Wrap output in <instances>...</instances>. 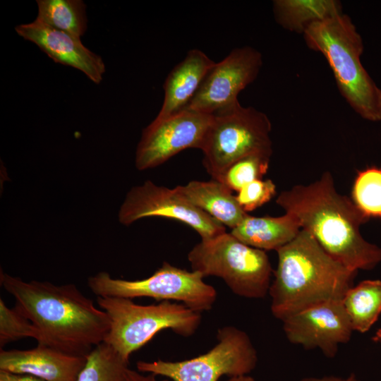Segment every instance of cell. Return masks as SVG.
Returning <instances> with one entry per match:
<instances>
[{
	"label": "cell",
	"instance_id": "6da1fadb",
	"mask_svg": "<svg viewBox=\"0 0 381 381\" xmlns=\"http://www.w3.org/2000/svg\"><path fill=\"white\" fill-rule=\"evenodd\" d=\"M0 278L16 300L14 308L37 329L39 345L87 356L104 341L110 328L108 315L74 284L25 282L2 271Z\"/></svg>",
	"mask_w": 381,
	"mask_h": 381
},
{
	"label": "cell",
	"instance_id": "7a4b0ae2",
	"mask_svg": "<svg viewBox=\"0 0 381 381\" xmlns=\"http://www.w3.org/2000/svg\"><path fill=\"white\" fill-rule=\"evenodd\" d=\"M276 202L346 267L370 270L381 262V248L365 241L360 232L370 218L350 198L337 192L329 172L308 185L282 191Z\"/></svg>",
	"mask_w": 381,
	"mask_h": 381
},
{
	"label": "cell",
	"instance_id": "3957f363",
	"mask_svg": "<svg viewBox=\"0 0 381 381\" xmlns=\"http://www.w3.org/2000/svg\"><path fill=\"white\" fill-rule=\"evenodd\" d=\"M278 265L269 294L277 319L329 302L342 301L357 271L330 256L306 229L277 250Z\"/></svg>",
	"mask_w": 381,
	"mask_h": 381
},
{
	"label": "cell",
	"instance_id": "277c9868",
	"mask_svg": "<svg viewBox=\"0 0 381 381\" xmlns=\"http://www.w3.org/2000/svg\"><path fill=\"white\" fill-rule=\"evenodd\" d=\"M303 35L309 49L325 56L353 110L368 121H381V90L361 64L363 42L350 17L341 13L315 23Z\"/></svg>",
	"mask_w": 381,
	"mask_h": 381
},
{
	"label": "cell",
	"instance_id": "5b68a950",
	"mask_svg": "<svg viewBox=\"0 0 381 381\" xmlns=\"http://www.w3.org/2000/svg\"><path fill=\"white\" fill-rule=\"evenodd\" d=\"M97 302L110 320L104 342L127 360L160 331L169 329L188 337L196 332L202 320L201 313L168 301L143 306L129 298L97 296Z\"/></svg>",
	"mask_w": 381,
	"mask_h": 381
},
{
	"label": "cell",
	"instance_id": "8992f818",
	"mask_svg": "<svg viewBox=\"0 0 381 381\" xmlns=\"http://www.w3.org/2000/svg\"><path fill=\"white\" fill-rule=\"evenodd\" d=\"M192 270L203 277L222 279L231 291L247 298H263L269 293L273 272L265 250L251 247L224 232L201 241L188 253Z\"/></svg>",
	"mask_w": 381,
	"mask_h": 381
},
{
	"label": "cell",
	"instance_id": "52a82bcc",
	"mask_svg": "<svg viewBox=\"0 0 381 381\" xmlns=\"http://www.w3.org/2000/svg\"><path fill=\"white\" fill-rule=\"evenodd\" d=\"M268 116L252 107H242L239 102L212 114L200 150L202 164L212 179L231 164L250 154L272 155Z\"/></svg>",
	"mask_w": 381,
	"mask_h": 381
},
{
	"label": "cell",
	"instance_id": "ba28073f",
	"mask_svg": "<svg viewBox=\"0 0 381 381\" xmlns=\"http://www.w3.org/2000/svg\"><path fill=\"white\" fill-rule=\"evenodd\" d=\"M217 337V344L205 353L179 361H138L137 370L171 381H218L224 375H248L255 369L257 351L245 332L225 326L219 329Z\"/></svg>",
	"mask_w": 381,
	"mask_h": 381
},
{
	"label": "cell",
	"instance_id": "9c48e42d",
	"mask_svg": "<svg viewBox=\"0 0 381 381\" xmlns=\"http://www.w3.org/2000/svg\"><path fill=\"white\" fill-rule=\"evenodd\" d=\"M203 278L198 272L164 262L153 274L143 279H114L107 272H102L89 277L87 284L97 296L175 301L201 313L212 309L217 295L215 289L205 283Z\"/></svg>",
	"mask_w": 381,
	"mask_h": 381
},
{
	"label": "cell",
	"instance_id": "30bf717a",
	"mask_svg": "<svg viewBox=\"0 0 381 381\" xmlns=\"http://www.w3.org/2000/svg\"><path fill=\"white\" fill-rule=\"evenodd\" d=\"M153 216L176 219L188 225L198 232L201 241L226 232L222 224L193 205L176 187L159 186L148 180L127 193L119 212V220L128 226Z\"/></svg>",
	"mask_w": 381,
	"mask_h": 381
},
{
	"label": "cell",
	"instance_id": "8fae6325",
	"mask_svg": "<svg viewBox=\"0 0 381 381\" xmlns=\"http://www.w3.org/2000/svg\"><path fill=\"white\" fill-rule=\"evenodd\" d=\"M212 114L185 109L154 120L143 131L135 155L138 170L157 167L187 148L200 149Z\"/></svg>",
	"mask_w": 381,
	"mask_h": 381
},
{
	"label": "cell",
	"instance_id": "7c38bea8",
	"mask_svg": "<svg viewBox=\"0 0 381 381\" xmlns=\"http://www.w3.org/2000/svg\"><path fill=\"white\" fill-rule=\"evenodd\" d=\"M262 66V54L255 49H234L211 67L186 109L213 114L234 105L239 92L256 79Z\"/></svg>",
	"mask_w": 381,
	"mask_h": 381
},
{
	"label": "cell",
	"instance_id": "4fadbf2b",
	"mask_svg": "<svg viewBox=\"0 0 381 381\" xmlns=\"http://www.w3.org/2000/svg\"><path fill=\"white\" fill-rule=\"evenodd\" d=\"M282 322L290 343L309 350L318 348L330 358L337 355L340 344L351 339L353 331L341 301L309 308Z\"/></svg>",
	"mask_w": 381,
	"mask_h": 381
},
{
	"label": "cell",
	"instance_id": "5bb4252c",
	"mask_svg": "<svg viewBox=\"0 0 381 381\" xmlns=\"http://www.w3.org/2000/svg\"><path fill=\"white\" fill-rule=\"evenodd\" d=\"M17 34L35 44L54 62L84 73L94 83L102 80L105 65L100 56L90 51L80 38L36 20L15 28Z\"/></svg>",
	"mask_w": 381,
	"mask_h": 381
},
{
	"label": "cell",
	"instance_id": "9a60e30c",
	"mask_svg": "<svg viewBox=\"0 0 381 381\" xmlns=\"http://www.w3.org/2000/svg\"><path fill=\"white\" fill-rule=\"evenodd\" d=\"M87 356L71 355L44 345L0 351V370L32 375L46 381H77Z\"/></svg>",
	"mask_w": 381,
	"mask_h": 381
},
{
	"label": "cell",
	"instance_id": "2e32d148",
	"mask_svg": "<svg viewBox=\"0 0 381 381\" xmlns=\"http://www.w3.org/2000/svg\"><path fill=\"white\" fill-rule=\"evenodd\" d=\"M214 63L201 50L190 49L168 74L163 85L164 102L155 120H162L185 109Z\"/></svg>",
	"mask_w": 381,
	"mask_h": 381
},
{
	"label": "cell",
	"instance_id": "e0dca14e",
	"mask_svg": "<svg viewBox=\"0 0 381 381\" xmlns=\"http://www.w3.org/2000/svg\"><path fill=\"white\" fill-rule=\"evenodd\" d=\"M176 188L193 205L231 229L248 214L241 208L232 191L214 179L192 181Z\"/></svg>",
	"mask_w": 381,
	"mask_h": 381
},
{
	"label": "cell",
	"instance_id": "ac0fdd59",
	"mask_svg": "<svg viewBox=\"0 0 381 381\" xmlns=\"http://www.w3.org/2000/svg\"><path fill=\"white\" fill-rule=\"evenodd\" d=\"M301 230L297 218L286 212L280 217L248 214L231 234L241 242L262 250L276 251L291 242Z\"/></svg>",
	"mask_w": 381,
	"mask_h": 381
},
{
	"label": "cell",
	"instance_id": "d6986e66",
	"mask_svg": "<svg viewBox=\"0 0 381 381\" xmlns=\"http://www.w3.org/2000/svg\"><path fill=\"white\" fill-rule=\"evenodd\" d=\"M273 13L282 28L303 34L312 24L341 13L342 6L336 0H275Z\"/></svg>",
	"mask_w": 381,
	"mask_h": 381
},
{
	"label": "cell",
	"instance_id": "ffe728a7",
	"mask_svg": "<svg viewBox=\"0 0 381 381\" xmlns=\"http://www.w3.org/2000/svg\"><path fill=\"white\" fill-rule=\"evenodd\" d=\"M341 303L353 330L368 332L381 314V280L359 282L346 291Z\"/></svg>",
	"mask_w": 381,
	"mask_h": 381
},
{
	"label": "cell",
	"instance_id": "44dd1931",
	"mask_svg": "<svg viewBox=\"0 0 381 381\" xmlns=\"http://www.w3.org/2000/svg\"><path fill=\"white\" fill-rule=\"evenodd\" d=\"M36 20L80 38L87 27L86 6L81 0H37Z\"/></svg>",
	"mask_w": 381,
	"mask_h": 381
},
{
	"label": "cell",
	"instance_id": "7402d4cb",
	"mask_svg": "<svg viewBox=\"0 0 381 381\" xmlns=\"http://www.w3.org/2000/svg\"><path fill=\"white\" fill-rule=\"evenodd\" d=\"M128 362L103 341L87 356L86 363L77 381H123Z\"/></svg>",
	"mask_w": 381,
	"mask_h": 381
},
{
	"label": "cell",
	"instance_id": "603a6c76",
	"mask_svg": "<svg viewBox=\"0 0 381 381\" xmlns=\"http://www.w3.org/2000/svg\"><path fill=\"white\" fill-rule=\"evenodd\" d=\"M271 155L257 152L244 156L229 165L214 180L238 192L245 185L262 179L268 170Z\"/></svg>",
	"mask_w": 381,
	"mask_h": 381
},
{
	"label": "cell",
	"instance_id": "cb8c5ba5",
	"mask_svg": "<svg viewBox=\"0 0 381 381\" xmlns=\"http://www.w3.org/2000/svg\"><path fill=\"white\" fill-rule=\"evenodd\" d=\"M353 202L368 218L381 219V168L358 172L353 186Z\"/></svg>",
	"mask_w": 381,
	"mask_h": 381
},
{
	"label": "cell",
	"instance_id": "d4e9b609",
	"mask_svg": "<svg viewBox=\"0 0 381 381\" xmlns=\"http://www.w3.org/2000/svg\"><path fill=\"white\" fill-rule=\"evenodd\" d=\"M38 332L32 322L14 307L8 308L0 298V346L25 337L38 339Z\"/></svg>",
	"mask_w": 381,
	"mask_h": 381
},
{
	"label": "cell",
	"instance_id": "484cf974",
	"mask_svg": "<svg viewBox=\"0 0 381 381\" xmlns=\"http://www.w3.org/2000/svg\"><path fill=\"white\" fill-rule=\"evenodd\" d=\"M276 194V186L271 179H257L243 186L236 195L246 212H250L269 202Z\"/></svg>",
	"mask_w": 381,
	"mask_h": 381
},
{
	"label": "cell",
	"instance_id": "4316f807",
	"mask_svg": "<svg viewBox=\"0 0 381 381\" xmlns=\"http://www.w3.org/2000/svg\"><path fill=\"white\" fill-rule=\"evenodd\" d=\"M123 381H171L169 379L164 378L159 380L157 375L148 373L143 375V373L136 371L128 368L126 370Z\"/></svg>",
	"mask_w": 381,
	"mask_h": 381
},
{
	"label": "cell",
	"instance_id": "83f0119b",
	"mask_svg": "<svg viewBox=\"0 0 381 381\" xmlns=\"http://www.w3.org/2000/svg\"><path fill=\"white\" fill-rule=\"evenodd\" d=\"M0 381H46L41 378L25 374H16L0 370Z\"/></svg>",
	"mask_w": 381,
	"mask_h": 381
},
{
	"label": "cell",
	"instance_id": "f1b7e54d",
	"mask_svg": "<svg viewBox=\"0 0 381 381\" xmlns=\"http://www.w3.org/2000/svg\"><path fill=\"white\" fill-rule=\"evenodd\" d=\"M301 381H359L354 373L345 378L336 376H325L322 377H303Z\"/></svg>",
	"mask_w": 381,
	"mask_h": 381
},
{
	"label": "cell",
	"instance_id": "f546056e",
	"mask_svg": "<svg viewBox=\"0 0 381 381\" xmlns=\"http://www.w3.org/2000/svg\"><path fill=\"white\" fill-rule=\"evenodd\" d=\"M226 381H256V380L253 377L248 375H243V376H238V377H230Z\"/></svg>",
	"mask_w": 381,
	"mask_h": 381
},
{
	"label": "cell",
	"instance_id": "4dcf8cb0",
	"mask_svg": "<svg viewBox=\"0 0 381 381\" xmlns=\"http://www.w3.org/2000/svg\"><path fill=\"white\" fill-rule=\"evenodd\" d=\"M372 340L375 342L381 341V328L376 331L375 335L372 337Z\"/></svg>",
	"mask_w": 381,
	"mask_h": 381
}]
</instances>
